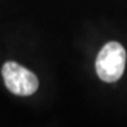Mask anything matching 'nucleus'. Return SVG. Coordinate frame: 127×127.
<instances>
[{
  "label": "nucleus",
  "mask_w": 127,
  "mask_h": 127,
  "mask_svg": "<svg viewBox=\"0 0 127 127\" xmlns=\"http://www.w3.org/2000/svg\"><path fill=\"white\" fill-rule=\"evenodd\" d=\"M126 65V51L119 42L111 41L101 48L95 60L98 77L106 82L119 80Z\"/></svg>",
  "instance_id": "nucleus-1"
},
{
  "label": "nucleus",
  "mask_w": 127,
  "mask_h": 127,
  "mask_svg": "<svg viewBox=\"0 0 127 127\" xmlns=\"http://www.w3.org/2000/svg\"><path fill=\"white\" fill-rule=\"evenodd\" d=\"M1 74L8 91L15 95L27 96L33 94L39 87L35 74L14 61L5 63Z\"/></svg>",
  "instance_id": "nucleus-2"
}]
</instances>
